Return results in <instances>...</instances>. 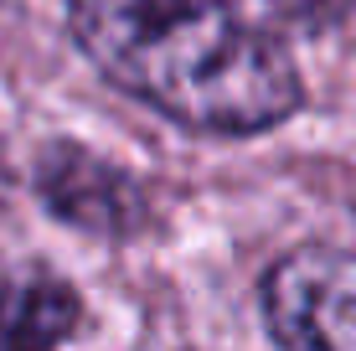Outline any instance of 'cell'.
I'll use <instances>...</instances> for the list:
<instances>
[{"instance_id": "6da1fadb", "label": "cell", "mask_w": 356, "mask_h": 351, "mask_svg": "<svg viewBox=\"0 0 356 351\" xmlns=\"http://www.w3.org/2000/svg\"><path fill=\"white\" fill-rule=\"evenodd\" d=\"M67 21L114 88L196 135H264L305 104L284 42L222 0H67Z\"/></svg>"}, {"instance_id": "7a4b0ae2", "label": "cell", "mask_w": 356, "mask_h": 351, "mask_svg": "<svg viewBox=\"0 0 356 351\" xmlns=\"http://www.w3.org/2000/svg\"><path fill=\"white\" fill-rule=\"evenodd\" d=\"M264 320L279 346L356 351V253L336 243H300L264 274Z\"/></svg>"}, {"instance_id": "3957f363", "label": "cell", "mask_w": 356, "mask_h": 351, "mask_svg": "<svg viewBox=\"0 0 356 351\" xmlns=\"http://www.w3.org/2000/svg\"><path fill=\"white\" fill-rule=\"evenodd\" d=\"M31 186L42 197V207L57 222L78 227L93 238H134L140 227H150V191L140 176H129L124 165L104 161L98 150L78 140H52L36 155Z\"/></svg>"}, {"instance_id": "277c9868", "label": "cell", "mask_w": 356, "mask_h": 351, "mask_svg": "<svg viewBox=\"0 0 356 351\" xmlns=\"http://www.w3.org/2000/svg\"><path fill=\"white\" fill-rule=\"evenodd\" d=\"M83 300L63 274L21 269L0 279V351H47L78 336Z\"/></svg>"}, {"instance_id": "5b68a950", "label": "cell", "mask_w": 356, "mask_h": 351, "mask_svg": "<svg viewBox=\"0 0 356 351\" xmlns=\"http://www.w3.org/2000/svg\"><path fill=\"white\" fill-rule=\"evenodd\" d=\"M279 6H284L289 16H305V21H310V16H336L346 0H279Z\"/></svg>"}]
</instances>
